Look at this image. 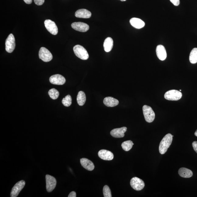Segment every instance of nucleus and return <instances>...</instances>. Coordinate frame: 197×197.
I'll use <instances>...</instances> for the list:
<instances>
[{"label":"nucleus","instance_id":"obj_1","mask_svg":"<svg viewBox=\"0 0 197 197\" xmlns=\"http://www.w3.org/2000/svg\"><path fill=\"white\" fill-rule=\"evenodd\" d=\"M172 135L171 134H167L164 137L160 143L159 151L160 154H164L166 153L172 144Z\"/></svg>","mask_w":197,"mask_h":197},{"label":"nucleus","instance_id":"obj_2","mask_svg":"<svg viewBox=\"0 0 197 197\" xmlns=\"http://www.w3.org/2000/svg\"><path fill=\"white\" fill-rule=\"evenodd\" d=\"M73 49L76 56L81 59L86 60L89 58L87 51L83 46L79 45H75Z\"/></svg>","mask_w":197,"mask_h":197},{"label":"nucleus","instance_id":"obj_3","mask_svg":"<svg viewBox=\"0 0 197 197\" xmlns=\"http://www.w3.org/2000/svg\"><path fill=\"white\" fill-rule=\"evenodd\" d=\"M142 110L145 121L147 122H152L155 118V114L152 108L150 106L144 105Z\"/></svg>","mask_w":197,"mask_h":197},{"label":"nucleus","instance_id":"obj_4","mask_svg":"<svg viewBox=\"0 0 197 197\" xmlns=\"http://www.w3.org/2000/svg\"><path fill=\"white\" fill-rule=\"evenodd\" d=\"M182 97L181 92L174 90L167 92L164 95L165 98L169 100H178L181 98Z\"/></svg>","mask_w":197,"mask_h":197},{"label":"nucleus","instance_id":"obj_5","mask_svg":"<svg viewBox=\"0 0 197 197\" xmlns=\"http://www.w3.org/2000/svg\"><path fill=\"white\" fill-rule=\"evenodd\" d=\"M131 186L136 191H139L144 188L145 184L142 180L137 177H134L130 180Z\"/></svg>","mask_w":197,"mask_h":197},{"label":"nucleus","instance_id":"obj_6","mask_svg":"<svg viewBox=\"0 0 197 197\" xmlns=\"http://www.w3.org/2000/svg\"><path fill=\"white\" fill-rule=\"evenodd\" d=\"M5 50L11 53L14 51L16 47L15 39L12 34H10L7 38L5 42Z\"/></svg>","mask_w":197,"mask_h":197},{"label":"nucleus","instance_id":"obj_7","mask_svg":"<svg viewBox=\"0 0 197 197\" xmlns=\"http://www.w3.org/2000/svg\"><path fill=\"white\" fill-rule=\"evenodd\" d=\"M39 57L40 59L45 62L51 61L53 58L52 55L50 51L44 47L40 48L39 52Z\"/></svg>","mask_w":197,"mask_h":197},{"label":"nucleus","instance_id":"obj_8","mask_svg":"<svg viewBox=\"0 0 197 197\" xmlns=\"http://www.w3.org/2000/svg\"><path fill=\"white\" fill-rule=\"evenodd\" d=\"M46 188L47 192H51L54 190L56 186L57 181L54 177L47 174L46 176Z\"/></svg>","mask_w":197,"mask_h":197},{"label":"nucleus","instance_id":"obj_9","mask_svg":"<svg viewBox=\"0 0 197 197\" xmlns=\"http://www.w3.org/2000/svg\"><path fill=\"white\" fill-rule=\"evenodd\" d=\"M25 185V182L24 180L18 182L14 186L11 191L10 196L11 197H16L18 196L19 193Z\"/></svg>","mask_w":197,"mask_h":197},{"label":"nucleus","instance_id":"obj_10","mask_svg":"<svg viewBox=\"0 0 197 197\" xmlns=\"http://www.w3.org/2000/svg\"><path fill=\"white\" fill-rule=\"evenodd\" d=\"M44 24L46 29L51 34L56 35L58 33V27L54 22L51 20L47 19L44 22Z\"/></svg>","mask_w":197,"mask_h":197},{"label":"nucleus","instance_id":"obj_11","mask_svg":"<svg viewBox=\"0 0 197 197\" xmlns=\"http://www.w3.org/2000/svg\"><path fill=\"white\" fill-rule=\"evenodd\" d=\"M71 26L74 30L82 32H87L90 28L87 24L82 22H75L72 24Z\"/></svg>","mask_w":197,"mask_h":197},{"label":"nucleus","instance_id":"obj_12","mask_svg":"<svg viewBox=\"0 0 197 197\" xmlns=\"http://www.w3.org/2000/svg\"><path fill=\"white\" fill-rule=\"evenodd\" d=\"M49 81L52 84L62 85L65 83L66 80L62 75L56 74L51 76L49 78Z\"/></svg>","mask_w":197,"mask_h":197},{"label":"nucleus","instance_id":"obj_13","mask_svg":"<svg viewBox=\"0 0 197 197\" xmlns=\"http://www.w3.org/2000/svg\"><path fill=\"white\" fill-rule=\"evenodd\" d=\"M127 130L126 127L114 129L111 131L110 134L113 137L116 138H123L125 136V133Z\"/></svg>","mask_w":197,"mask_h":197},{"label":"nucleus","instance_id":"obj_14","mask_svg":"<svg viewBox=\"0 0 197 197\" xmlns=\"http://www.w3.org/2000/svg\"><path fill=\"white\" fill-rule=\"evenodd\" d=\"M99 157L101 159L107 161H110L113 160L114 154L111 152L106 150H101L98 152Z\"/></svg>","mask_w":197,"mask_h":197},{"label":"nucleus","instance_id":"obj_15","mask_svg":"<svg viewBox=\"0 0 197 197\" xmlns=\"http://www.w3.org/2000/svg\"><path fill=\"white\" fill-rule=\"evenodd\" d=\"M156 54L159 59L164 61L167 58V54L166 51L164 46L162 45H158L156 49Z\"/></svg>","mask_w":197,"mask_h":197},{"label":"nucleus","instance_id":"obj_16","mask_svg":"<svg viewBox=\"0 0 197 197\" xmlns=\"http://www.w3.org/2000/svg\"><path fill=\"white\" fill-rule=\"evenodd\" d=\"M80 162L82 167L87 170L93 171L95 168V166L93 162L87 158H81Z\"/></svg>","mask_w":197,"mask_h":197},{"label":"nucleus","instance_id":"obj_17","mask_svg":"<svg viewBox=\"0 0 197 197\" xmlns=\"http://www.w3.org/2000/svg\"><path fill=\"white\" fill-rule=\"evenodd\" d=\"M75 16L79 18H89L91 17V13L86 9H81L76 11Z\"/></svg>","mask_w":197,"mask_h":197},{"label":"nucleus","instance_id":"obj_18","mask_svg":"<svg viewBox=\"0 0 197 197\" xmlns=\"http://www.w3.org/2000/svg\"><path fill=\"white\" fill-rule=\"evenodd\" d=\"M130 23L132 26L138 29L142 28L145 25L144 22L138 18H132L130 20Z\"/></svg>","mask_w":197,"mask_h":197},{"label":"nucleus","instance_id":"obj_19","mask_svg":"<svg viewBox=\"0 0 197 197\" xmlns=\"http://www.w3.org/2000/svg\"><path fill=\"white\" fill-rule=\"evenodd\" d=\"M105 105L108 107H114L119 104V101L117 99L111 97H107L105 98L104 100Z\"/></svg>","mask_w":197,"mask_h":197},{"label":"nucleus","instance_id":"obj_20","mask_svg":"<svg viewBox=\"0 0 197 197\" xmlns=\"http://www.w3.org/2000/svg\"><path fill=\"white\" fill-rule=\"evenodd\" d=\"M178 174L182 178H191L193 176V172L190 169L181 167L178 171Z\"/></svg>","mask_w":197,"mask_h":197},{"label":"nucleus","instance_id":"obj_21","mask_svg":"<svg viewBox=\"0 0 197 197\" xmlns=\"http://www.w3.org/2000/svg\"><path fill=\"white\" fill-rule=\"evenodd\" d=\"M113 40L111 37H107L104 42V47L105 51L107 52H109L113 48Z\"/></svg>","mask_w":197,"mask_h":197},{"label":"nucleus","instance_id":"obj_22","mask_svg":"<svg viewBox=\"0 0 197 197\" xmlns=\"http://www.w3.org/2000/svg\"><path fill=\"white\" fill-rule=\"evenodd\" d=\"M86 96L84 92L82 91L79 92L77 97V102L79 105H84L86 102Z\"/></svg>","mask_w":197,"mask_h":197},{"label":"nucleus","instance_id":"obj_23","mask_svg":"<svg viewBox=\"0 0 197 197\" xmlns=\"http://www.w3.org/2000/svg\"><path fill=\"white\" fill-rule=\"evenodd\" d=\"M191 63L194 64L197 62V48H194L191 51L189 57Z\"/></svg>","mask_w":197,"mask_h":197},{"label":"nucleus","instance_id":"obj_24","mask_svg":"<svg viewBox=\"0 0 197 197\" xmlns=\"http://www.w3.org/2000/svg\"><path fill=\"white\" fill-rule=\"evenodd\" d=\"M133 145V142L132 141L129 140L123 142L121 145V146L123 150L128 152L131 150Z\"/></svg>","mask_w":197,"mask_h":197},{"label":"nucleus","instance_id":"obj_25","mask_svg":"<svg viewBox=\"0 0 197 197\" xmlns=\"http://www.w3.org/2000/svg\"><path fill=\"white\" fill-rule=\"evenodd\" d=\"M48 94L50 97L53 99H56L58 98L59 95V92L55 88H52L49 90Z\"/></svg>","mask_w":197,"mask_h":197},{"label":"nucleus","instance_id":"obj_26","mask_svg":"<svg viewBox=\"0 0 197 197\" xmlns=\"http://www.w3.org/2000/svg\"><path fill=\"white\" fill-rule=\"evenodd\" d=\"M62 104L65 107H69L71 105L72 103V99L70 95H68L62 99Z\"/></svg>","mask_w":197,"mask_h":197},{"label":"nucleus","instance_id":"obj_27","mask_svg":"<svg viewBox=\"0 0 197 197\" xmlns=\"http://www.w3.org/2000/svg\"><path fill=\"white\" fill-rule=\"evenodd\" d=\"M103 194L104 197H111V190L107 185H105L103 188Z\"/></svg>","mask_w":197,"mask_h":197},{"label":"nucleus","instance_id":"obj_28","mask_svg":"<svg viewBox=\"0 0 197 197\" xmlns=\"http://www.w3.org/2000/svg\"><path fill=\"white\" fill-rule=\"evenodd\" d=\"M45 0H34L35 3L36 5H40L43 4Z\"/></svg>","mask_w":197,"mask_h":197},{"label":"nucleus","instance_id":"obj_29","mask_svg":"<svg viewBox=\"0 0 197 197\" xmlns=\"http://www.w3.org/2000/svg\"><path fill=\"white\" fill-rule=\"evenodd\" d=\"M171 3H172L175 6H178L180 4V0H170Z\"/></svg>","mask_w":197,"mask_h":197},{"label":"nucleus","instance_id":"obj_30","mask_svg":"<svg viewBox=\"0 0 197 197\" xmlns=\"http://www.w3.org/2000/svg\"><path fill=\"white\" fill-rule=\"evenodd\" d=\"M192 145L194 150L197 153V142L196 141L193 142L192 143Z\"/></svg>","mask_w":197,"mask_h":197},{"label":"nucleus","instance_id":"obj_31","mask_svg":"<svg viewBox=\"0 0 197 197\" xmlns=\"http://www.w3.org/2000/svg\"><path fill=\"white\" fill-rule=\"evenodd\" d=\"M69 197H76V193L74 191H72L70 193L69 195L68 196Z\"/></svg>","mask_w":197,"mask_h":197},{"label":"nucleus","instance_id":"obj_32","mask_svg":"<svg viewBox=\"0 0 197 197\" xmlns=\"http://www.w3.org/2000/svg\"><path fill=\"white\" fill-rule=\"evenodd\" d=\"M23 1L27 4H30L32 3V0H23Z\"/></svg>","mask_w":197,"mask_h":197},{"label":"nucleus","instance_id":"obj_33","mask_svg":"<svg viewBox=\"0 0 197 197\" xmlns=\"http://www.w3.org/2000/svg\"><path fill=\"white\" fill-rule=\"evenodd\" d=\"M195 135L197 137V130H196L195 132Z\"/></svg>","mask_w":197,"mask_h":197},{"label":"nucleus","instance_id":"obj_34","mask_svg":"<svg viewBox=\"0 0 197 197\" xmlns=\"http://www.w3.org/2000/svg\"><path fill=\"white\" fill-rule=\"evenodd\" d=\"M121 1H126V0H121Z\"/></svg>","mask_w":197,"mask_h":197},{"label":"nucleus","instance_id":"obj_35","mask_svg":"<svg viewBox=\"0 0 197 197\" xmlns=\"http://www.w3.org/2000/svg\"><path fill=\"white\" fill-rule=\"evenodd\" d=\"M180 91H181V90H180Z\"/></svg>","mask_w":197,"mask_h":197},{"label":"nucleus","instance_id":"obj_36","mask_svg":"<svg viewBox=\"0 0 197 197\" xmlns=\"http://www.w3.org/2000/svg\"><path fill=\"white\" fill-rule=\"evenodd\" d=\"M174 135H172L173 137H174Z\"/></svg>","mask_w":197,"mask_h":197}]
</instances>
